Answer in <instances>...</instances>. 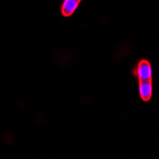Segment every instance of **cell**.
Listing matches in <instances>:
<instances>
[{"instance_id":"cell-1","label":"cell","mask_w":159,"mask_h":159,"mask_svg":"<svg viewBox=\"0 0 159 159\" xmlns=\"http://www.w3.org/2000/svg\"><path fill=\"white\" fill-rule=\"evenodd\" d=\"M136 75L139 81H152V68L147 60H142L138 65Z\"/></svg>"},{"instance_id":"cell-3","label":"cell","mask_w":159,"mask_h":159,"mask_svg":"<svg viewBox=\"0 0 159 159\" xmlns=\"http://www.w3.org/2000/svg\"><path fill=\"white\" fill-rule=\"evenodd\" d=\"M80 0H64L61 6V14L65 17H69L76 11Z\"/></svg>"},{"instance_id":"cell-2","label":"cell","mask_w":159,"mask_h":159,"mask_svg":"<svg viewBox=\"0 0 159 159\" xmlns=\"http://www.w3.org/2000/svg\"><path fill=\"white\" fill-rule=\"evenodd\" d=\"M139 92L143 101L148 102L151 99L153 92L152 81H139Z\"/></svg>"}]
</instances>
